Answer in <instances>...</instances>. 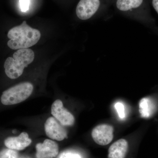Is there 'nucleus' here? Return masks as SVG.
<instances>
[{"label": "nucleus", "mask_w": 158, "mask_h": 158, "mask_svg": "<svg viewBox=\"0 0 158 158\" xmlns=\"http://www.w3.org/2000/svg\"><path fill=\"white\" fill-rule=\"evenodd\" d=\"M52 115L63 126H72L74 123L73 115L63 106L62 101L57 99L54 102L51 108Z\"/></svg>", "instance_id": "nucleus-4"}, {"label": "nucleus", "mask_w": 158, "mask_h": 158, "mask_svg": "<svg viewBox=\"0 0 158 158\" xmlns=\"http://www.w3.org/2000/svg\"><path fill=\"white\" fill-rule=\"evenodd\" d=\"M115 107L118 114L119 118H123L125 116V114L124 107L123 103L121 102H117L115 104Z\"/></svg>", "instance_id": "nucleus-14"}, {"label": "nucleus", "mask_w": 158, "mask_h": 158, "mask_svg": "<svg viewBox=\"0 0 158 158\" xmlns=\"http://www.w3.org/2000/svg\"><path fill=\"white\" fill-rule=\"evenodd\" d=\"M30 0H20V6L21 11L26 12L28 10Z\"/></svg>", "instance_id": "nucleus-16"}, {"label": "nucleus", "mask_w": 158, "mask_h": 158, "mask_svg": "<svg viewBox=\"0 0 158 158\" xmlns=\"http://www.w3.org/2000/svg\"><path fill=\"white\" fill-rule=\"evenodd\" d=\"M100 6V0H80L76 10L77 16L83 20L89 19L96 13Z\"/></svg>", "instance_id": "nucleus-5"}, {"label": "nucleus", "mask_w": 158, "mask_h": 158, "mask_svg": "<svg viewBox=\"0 0 158 158\" xmlns=\"http://www.w3.org/2000/svg\"><path fill=\"white\" fill-rule=\"evenodd\" d=\"M44 129L48 137L53 140L61 141L67 138L66 130L54 117H50L47 119L44 125Z\"/></svg>", "instance_id": "nucleus-6"}, {"label": "nucleus", "mask_w": 158, "mask_h": 158, "mask_svg": "<svg viewBox=\"0 0 158 158\" xmlns=\"http://www.w3.org/2000/svg\"><path fill=\"white\" fill-rule=\"evenodd\" d=\"M35 54L30 48L18 50L13 57L7 58L4 63L5 73L8 77L15 79L22 75L24 69L34 61Z\"/></svg>", "instance_id": "nucleus-2"}, {"label": "nucleus", "mask_w": 158, "mask_h": 158, "mask_svg": "<svg viewBox=\"0 0 158 158\" xmlns=\"http://www.w3.org/2000/svg\"><path fill=\"white\" fill-rule=\"evenodd\" d=\"M58 158H81V157L77 153H73L69 152H65L61 153Z\"/></svg>", "instance_id": "nucleus-15"}, {"label": "nucleus", "mask_w": 158, "mask_h": 158, "mask_svg": "<svg viewBox=\"0 0 158 158\" xmlns=\"http://www.w3.org/2000/svg\"><path fill=\"white\" fill-rule=\"evenodd\" d=\"M128 148L127 141L120 139L113 143L108 150V158H125Z\"/></svg>", "instance_id": "nucleus-10"}, {"label": "nucleus", "mask_w": 158, "mask_h": 158, "mask_svg": "<svg viewBox=\"0 0 158 158\" xmlns=\"http://www.w3.org/2000/svg\"><path fill=\"white\" fill-rule=\"evenodd\" d=\"M155 106L151 99L145 98L141 100L139 104V112L144 118H148L154 113Z\"/></svg>", "instance_id": "nucleus-11"}, {"label": "nucleus", "mask_w": 158, "mask_h": 158, "mask_svg": "<svg viewBox=\"0 0 158 158\" xmlns=\"http://www.w3.org/2000/svg\"><path fill=\"white\" fill-rule=\"evenodd\" d=\"M143 2L144 0H116V6L120 11H128L140 7Z\"/></svg>", "instance_id": "nucleus-12"}, {"label": "nucleus", "mask_w": 158, "mask_h": 158, "mask_svg": "<svg viewBox=\"0 0 158 158\" xmlns=\"http://www.w3.org/2000/svg\"><path fill=\"white\" fill-rule=\"evenodd\" d=\"M152 5L154 9L158 14V0H152Z\"/></svg>", "instance_id": "nucleus-17"}, {"label": "nucleus", "mask_w": 158, "mask_h": 158, "mask_svg": "<svg viewBox=\"0 0 158 158\" xmlns=\"http://www.w3.org/2000/svg\"><path fill=\"white\" fill-rule=\"evenodd\" d=\"M32 140L27 133L22 132L18 137H9L6 139L5 144L7 148L15 150H22L30 145Z\"/></svg>", "instance_id": "nucleus-9"}, {"label": "nucleus", "mask_w": 158, "mask_h": 158, "mask_svg": "<svg viewBox=\"0 0 158 158\" xmlns=\"http://www.w3.org/2000/svg\"><path fill=\"white\" fill-rule=\"evenodd\" d=\"M33 89V85L30 82L18 84L3 92L1 96V102L6 106L19 103L31 96Z\"/></svg>", "instance_id": "nucleus-3"}, {"label": "nucleus", "mask_w": 158, "mask_h": 158, "mask_svg": "<svg viewBox=\"0 0 158 158\" xmlns=\"http://www.w3.org/2000/svg\"><path fill=\"white\" fill-rule=\"evenodd\" d=\"M91 136L94 141L100 145L110 144L113 138V128L108 124H101L92 130Z\"/></svg>", "instance_id": "nucleus-7"}, {"label": "nucleus", "mask_w": 158, "mask_h": 158, "mask_svg": "<svg viewBox=\"0 0 158 158\" xmlns=\"http://www.w3.org/2000/svg\"><path fill=\"white\" fill-rule=\"evenodd\" d=\"M36 157L54 158L59 152V146L52 140L46 139L43 143H38L36 146Z\"/></svg>", "instance_id": "nucleus-8"}, {"label": "nucleus", "mask_w": 158, "mask_h": 158, "mask_svg": "<svg viewBox=\"0 0 158 158\" xmlns=\"http://www.w3.org/2000/svg\"><path fill=\"white\" fill-rule=\"evenodd\" d=\"M9 40L8 47L13 50L29 48L36 44L41 34L38 30L33 28L24 21L21 24L10 29L7 34Z\"/></svg>", "instance_id": "nucleus-1"}, {"label": "nucleus", "mask_w": 158, "mask_h": 158, "mask_svg": "<svg viewBox=\"0 0 158 158\" xmlns=\"http://www.w3.org/2000/svg\"><path fill=\"white\" fill-rule=\"evenodd\" d=\"M18 153L15 150L5 149L0 152V158H18Z\"/></svg>", "instance_id": "nucleus-13"}]
</instances>
